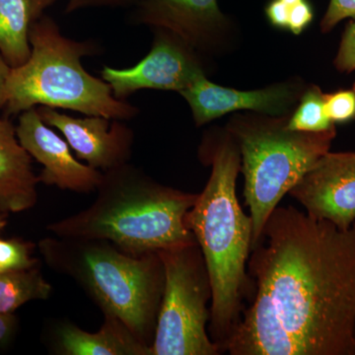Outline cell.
<instances>
[{
    "instance_id": "4fadbf2b",
    "label": "cell",
    "mask_w": 355,
    "mask_h": 355,
    "mask_svg": "<svg viewBox=\"0 0 355 355\" xmlns=\"http://www.w3.org/2000/svg\"><path fill=\"white\" fill-rule=\"evenodd\" d=\"M16 135L23 148L43 165L40 183L80 193L97 190L103 172L77 160L67 140L44 123L37 108L19 114Z\"/></svg>"
},
{
    "instance_id": "4316f807",
    "label": "cell",
    "mask_w": 355,
    "mask_h": 355,
    "mask_svg": "<svg viewBox=\"0 0 355 355\" xmlns=\"http://www.w3.org/2000/svg\"><path fill=\"white\" fill-rule=\"evenodd\" d=\"M6 214H0V232H1L2 229L6 227L7 221L6 218Z\"/></svg>"
},
{
    "instance_id": "30bf717a",
    "label": "cell",
    "mask_w": 355,
    "mask_h": 355,
    "mask_svg": "<svg viewBox=\"0 0 355 355\" xmlns=\"http://www.w3.org/2000/svg\"><path fill=\"white\" fill-rule=\"evenodd\" d=\"M308 84L299 77L257 90L242 91L211 83L200 76L179 93L188 103L197 127L234 112L248 111L284 116L291 114Z\"/></svg>"
},
{
    "instance_id": "7a4b0ae2",
    "label": "cell",
    "mask_w": 355,
    "mask_h": 355,
    "mask_svg": "<svg viewBox=\"0 0 355 355\" xmlns=\"http://www.w3.org/2000/svg\"><path fill=\"white\" fill-rule=\"evenodd\" d=\"M198 157L211 172L186 223L207 265L211 286L209 336L223 354L224 343L241 320L245 298H251L254 289L246 270L253 231L236 193L241 153L232 135L225 128L207 130Z\"/></svg>"
},
{
    "instance_id": "2e32d148",
    "label": "cell",
    "mask_w": 355,
    "mask_h": 355,
    "mask_svg": "<svg viewBox=\"0 0 355 355\" xmlns=\"http://www.w3.org/2000/svg\"><path fill=\"white\" fill-rule=\"evenodd\" d=\"M58 0H0V55L10 69L31 55L29 35L33 25Z\"/></svg>"
},
{
    "instance_id": "484cf974",
    "label": "cell",
    "mask_w": 355,
    "mask_h": 355,
    "mask_svg": "<svg viewBox=\"0 0 355 355\" xmlns=\"http://www.w3.org/2000/svg\"><path fill=\"white\" fill-rule=\"evenodd\" d=\"M10 69L6 60L0 55V111H2V107H3L4 87H6L7 77H8Z\"/></svg>"
},
{
    "instance_id": "3957f363",
    "label": "cell",
    "mask_w": 355,
    "mask_h": 355,
    "mask_svg": "<svg viewBox=\"0 0 355 355\" xmlns=\"http://www.w3.org/2000/svg\"><path fill=\"white\" fill-rule=\"evenodd\" d=\"M90 207L48 225L60 237L105 240L133 256L197 242L186 216L198 193L154 181L132 163L103 172Z\"/></svg>"
},
{
    "instance_id": "5bb4252c",
    "label": "cell",
    "mask_w": 355,
    "mask_h": 355,
    "mask_svg": "<svg viewBox=\"0 0 355 355\" xmlns=\"http://www.w3.org/2000/svg\"><path fill=\"white\" fill-rule=\"evenodd\" d=\"M39 177L33 158L21 146L16 127L0 116V214H17L38 202Z\"/></svg>"
},
{
    "instance_id": "5b68a950",
    "label": "cell",
    "mask_w": 355,
    "mask_h": 355,
    "mask_svg": "<svg viewBox=\"0 0 355 355\" xmlns=\"http://www.w3.org/2000/svg\"><path fill=\"white\" fill-rule=\"evenodd\" d=\"M39 250L46 265L76 280L103 314L121 320L151 347L164 288L158 253L133 256L105 240L55 235L41 240Z\"/></svg>"
},
{
    "instance_id": "ffe728a7",
    "label": "cell",
    "mask_w": 355,
    "mask_h": 355,
    "mask_svg": "<svg viewBox=\"0 0 355 355\" xmlns=\"http://www.w3.org/2000/svg\"><path fill=\"white\" fill-rule=\"evenodd\" d=\"M324 108L335 125L355 120V83L352 88L324 93Z\"/></svg>"
},
{
    "instance_id": "6da1fadb",
    "label": "cell",
    "mask_w": 355,
    "mask_h": 355,
    "mask_svg": "<svg viewBox=\"0 0 355 355\" xmlns=\"http://www.w3.org/2000/svg\"><path fill=\"white\" fill-rule=\"evenodd\" d=\"M248 272L254 293L243 316L280 324L297 355H355V223L277 207Z\"/></svg>"
},
{
    "instance_id": "9a60e30c",
    "label": "cell",
    "mask_w": 355,
    "mask_h": 355,
    "mask_svg": "<svg viewBox=\"0 0 355 355\" xmlns=\"http://www.w3.org/2000/svg\"><path fill=\"white\" fill-rule=\"evenodd\" d=\"M96 333L76 324L62 323L55 331V352L62 355H151V347L142 343L121 320L104 315Z\"/></svg>"
},
{
    "instance_id": "7402d4cb",
    "label": "cell",
    "mask_w": 355,
    "mask_h": 355,
    "mask_svg": "<svg viewBox=\"0 0 355 355\" xmlns=\"http://www.w3.org/2000/svg\"><path fill=\"white\" fill-rule=\"evenodd\" d=\"M347 18H355V0H330L326 13L320 23L323 34H328Z\"/></svg>"
},
{
    "instance_id": "7c38bea8",
    "label": "cell",
    "mask_w": 355,
    "mask_h": 355,
    "mask_svg": "<svg viewBox=\"0 0 355 355\" xmlns=\"http://www.w3.org/2000/svg\"><path fill=\"white\" fill-rule=\"evenodd\" d=\"M49 127L57 128L77 157L101 172L128 163L132 159L135 132L125 121L101 116L74 118L50 107H37Z\"/></svg>"
},
{
    "instance_id": "ba28073f",
    "label": "cell",
    "mask_w": 355,
    "mask_h": 355,
    "mask_svg": "<svg viewBox=\"0 0 355 355\" xmlns=\"http://www.w3.org/2000/svg\"><path fill=\"white\" fill-rule=\"evenodd\" d=\"M154 38L148 53L132 67L104 65L103 80L111 86L116 99L127 101L137 91H181L200 76H207V60L169 30L151 28Z\"/></svg>"
},
{
    "instance_id": "d6986e66",
    "label": "cell",
    "mask_w": 355,
    "mask_h": 355,
    "mask_svg": "<svg viewBox=\"0 0 355 355\" xmlns=\"http://www.w3.org/2000/svg\"><path fill=\"white\" fill-rule=\"evenodd\" d=\"M35 245L21 239H0V272L26 270L39 266L33 258Z\"/></svg>"
},
{
    "instance_id": "ac0fdd59",
    "label": "cell",
    "mask_w": 355,
    "mask_h": 355,
    "mask_svg": "<svg viewBox=\"0 0 355 355\" xmlns=\"http://www.w3.org/2000/svg\"><path fill=\"white\" fill-rule=\"evenodd\" d=\"M287 128L296 132H321L336 128L326 113L324 93L315 84H308L287 121Z\"/></svg>"
},
{
    "instance_id": "d4e9b609",
    "label": "cell",
    "mask_w": 355,
    "mask_h": 355,
    "mask_svg": "<svg viewBox=\"0 0 355 355\" xmlns=\"http://www.w3.org/2000/svg\"><path fill=\"white\" fill-rule=\"evenodd\" d=\"M17 328L15 314H0V349H6L12 343Z\"/></svg>"
},
{
    "instance_id": "e0dca14e",
    "label": "cell",
    "mask_w": 355,
    "mask_h": 355,
    "mask_svg": "<svg viewBox=\"0 0 355 355\" xmlns=\"http://www.w3.org/2000/svg\"><path fill=\"white\" fill-rule=\"evenodd\" d=\"M51 289L39 266L0 272V314H15L18 308L29 301L46 300Z\"/></svg>"
},
{
    "instance_id": "52a82bcc",
    "label": "cell",
    "mask_w": 355,
    "mask_h": 355,
    "mask_svg": "<svg viewBox=\"0 0 355 355\" xmlns=\"http://www.w3.org/2000/svg\"><path fill=\"white\" fill-rule=\"evenodd\" d=\"M164 268L151 355H218L207 331L211 286L198 242L157 252Z\"/></svg>"
},
{
    "instance_id": "cb8c5ba5",
    "label": "cell",
    "mask_w": 355,
    "mask_h": 355,
    "mask_svg": "<svg viewBox=\"0 0 355 355\" xmlns=\"http://www.w3.org/2000/svg\"><path fill=\"white\" fill-rule=\"evenodd\" d=\"M139 0H67L64 12L71 14L87 8H130Z\"/></svg>"
},
{
    "instance_id": "44dd1931",
    "label": "cell",
    "mask_w": 355,
    "mask_h": 355,
    "mask_svg": "<svg viewBox=\"0 0 355 355\" xmlns=\"http://www.w3.org/2000/svg\"><path fill=\"white\" fill-rule=\"evenodd\" d=\"M334 67L340 73L350 74L355 70V18L343 33Z\"/></svg>"
},
{
    "instance_id": "603a6c76",
    "label": "cell",
    "mask_w": 355,
    "mask_h": 355,
    "mask_svg": "<svg viewBox=\"0 0 355 355\" xmlns=\"http://www.w3.org/2000/svg\"><path fill=\"white\" fill-rule=\"evenodd\" d=\"M314 19V9L309 0H300L291 4L288 12L287 30L292 34H302Z\"/></svg>"
},
{
    "instance_id": "8fae6325",
    "label": "cell",
    "mask_w": 355,
    "mask_h": 355,
    "mask_svg": "<svg viewBox=\"0 0 355 355\" xmlns=\"http://www.w3.org/2000/svg\"><path fill=\"white\" fill-rule=\"evenodd\" d=\"M310 216L349 229L355 223V153H327L289 191Z\"/></svg>"
},
{
    "instance_id": "277c9868",
    "label": "cell",
    "mask_w": 355,
    "mask_h": 355,
    "mask_svg": "<svg viewBox=\"0 0 355 355\" xmlns=\"http://www.w3.org/2000/svg\"><path fill=\"white\" fill-rule=\"evenodd\" d=\"M29 40V60L11 69L7 77L4 116H17L40 106L121 121L139 114L130 103L116 99L106 81L84 69V57L101 53V46L94 40L67 38L57 21L46 14L33 25Z\"/></svg>"
},
{
    "instance_id": "8992f818",
    "label": "cell",
    "mask_w": 355,
    "mask_h": 355,
    "mask_svg": "<svg viewBox=\"0 0 355 355\" xmlns=\"http://www.w3.org/2000/svg\"><path fill=\"white\" fill-rule=\"evenodd\" d=\"M289 116L248 112L233 114L225 125L241 153L252 249L260 243L266 221L282 198L330 151L336 137V128L321 132L292 130L287 128Z\"/></svg>"
},
{
    "instance_id": "9c48e42d",
    "label": "cell",
    "mask_w": 355,
    "mask_h": 355,
    "mask_svg": "<svg viewBox=\"0 0 355 355\" xmlns=\"http://www.w3.org/2000/svg\"><path fill=\"white\" fill-rule=\"evenodd\" d=\"M128 21L169 30L207 60L228 53L237 39V25L218 0H139Z\"/></svg>"
}]
</instances>
